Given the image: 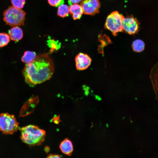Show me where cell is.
<instances>
[{"instance_id":"obj_1","label":"cell","mask_w":158,"mask_h":158,"mask_svg":"<svg viewBox=\"0 0 158 158\" xmlns=\"http://www.w3.org/2000/svg\"><path fill=\"white\" fill-rule=\"evenodd\" d=\"M54 71V62L48 54H40L31 63L26 64L22 73L26 83L33 86L52 77Z\"/></svg>"},{"instance_id":"obj_2","label":"cell","mask_w":158,"mask_h":158,"mask_svg":"<svg viewBox=\"0 0 158 158\" xmlns=\"http://www.w3.org/2000/svg\"><path fill=\"white\" fill-rule=\"evenodd\" d=\"M20 130L22 141L30 146L40 145L44 140L45 132L36 126L29 125Z\"/></svg>"},{"instance_id":"obj_3","label":"cell","mask_w":158,"mask_h":158,"mask_svg":"<svg viewBox=\"0 0 158 158\" xmlns=\"http://www.w3.org/2000/svg\"><path fill=\"white\" fill-rule=\"evenodd\" d=\"M26 14L23 10L11 6L3 12V20L6 24L11 27L23 25Z\"/></svg>"},{"instance_id":"obj_4","label":"cell","mask_w":158,"mask_h":158,"mask_svg":"<svg viewBox=\"0 0 158 158\" xmlns=\"http://www.w3.org/2000/svg\"><path fill=\"white\" fill-rule=\"evenodd\" d=\"M19 128V123L14 115L8 113L0 114V130L3 133L13 134Z\"/></svg>"},{"instance_id":"obj_5","label":"cell","mask_w":158,"mask_h":158,"mask_svg":"<svg viewBox=\"0 0 158 158\" xmlns=\"http://www.w3.org/2000/svg\"><path fill=\"white\" fill-rule=\"evenodd\" d=\"M124 16L117 11H114L107 17L104 25L105 29L110 30L114 36L123 31V21Z\"/></svg>"},{"instance_id":"obj_6","label":"cell","mask_w":158,"mask_h":158,"mask_svg":"<svg viewBox=\"0 0 158 158\" xmlns=\"http://www.w3.org/2000/svg\"><path fill=\"white\" fill-rule=\"evenodd\" d=\"M140 24L138 20L133 16L124 18L123 21V31L130 35L136 34L139 31Z\"/></svg>"},{"instance_id":"obj_7","label":"cell","mask_w":158,"mask_h":158,"mask_svg":"<svg viewBox=\"0 0 158 158\" xmlns=\"http://www.w3.org/2000/svg\"><path fill=\"white\" fill-rule=\"evenodd\" d=\"M80 5L85 14L94 15L99 12L100 3L99 0H82Z\"/></svg>"},{"instance_id":"obj_8","label":"cell","mask_w":158,"mask_h":158,"mask_svg":"<svg viewBox=\"0 0 158 158\" xmlns=\"http://www.w3.org/2000/svg\"><path fill=\"white\" fill-rule=\"evenodd\" d=\"M75 61L76 69L81 71L87 69L90 65L92 60L87 54L80 53L76 56Z\"/></svg>"},{"instance_id":"obj_9","label":"cell","mask_w":158,"mask_h":158,"mask_svg":"<svg viewBox=\"0 0 158 158\" xmlns=\"http://www.w3.org/2000/svg\"><path fill=\"white\" fill-rule=\"evenodd\" d=\"M149 77L155 97L158 99V62L151 68Z\"/></svg>"},{"instance_id":"obj_10","label":"cell","mask_w":158,"mask_h":158,"mask_svg":"<svg viewBox=\"0 0 158 158\" xmlns=\"http://www.w3.org/2000/svg\"><path fill=\"white\" fill-rule=\"evenodd\" d=\"M10 39L15 42H18L21 40L23 36L22 29L18 26L13 27L8 32Z\"/></svg>"},{"instance_id":"obj_11","label":"cell","mask_w":158,"mask_h":158,"mask_svg":"<svg viewBox=\"0 0 158 158\" xmlns=\"http://www.w3.org/2000/svg\"><path fill=\"white\" fill-rule=\"evenodd\" d=\"M61 151L64 154L70 156L73 150V147L71 142L66 138L62 141L59 145Z\"/></svg>"},{"instance_id":"obj_12","label":"cell","mask_w":158,"mask_h":158,"mask_svg":"<svg viewBox=\"0 0 158 158\" xmlns=\"http://www.w3.org/2000/svg\"><path fill=\"white\" fill-rule=\"evenodd\" d=\"M69 12L74 20L80 19L83 13L82 6L78 4L71 5L69 7Z\"/></svg>"},{"instance_id":"obj_13","label":"cell","mask_w":158,"mask_h":158,"mask_svg":"<svg viewBox=\"0 0 158 158\" xmlns=\"http://www.w3.org/2000/svg\"><path fill=\"white\" fill-rule=\"evenodd\" d=\"M36 54L34 51H25L21 58V61L26 64L32 62L36 58Z\"/></svg>"},{"instance_id":"obj_14","label":"cell","mask_w":158,"mask_h":158,"mask_svg":"<svg viewBox=\"0 0 158 158\" xmlns=\"http://www.w3.org/2000/svg\"><path fill=\"white\" fill-rule=\"evenodd\" d=\"M132 47L134 51L139 53L142 51L145 48V44L142 40L138 39L134 41L132 44Z\"/></svg>"},{"instance_id":"obj_15","label":"cell","mask_w":158,"mask_h":158,"mask_svg":"<svg viewBox=\"0 0 158 158\" xmlns=\"http://www.w3.org/2000/svg\"><path fill=\"white\" fill-rule=\"evenodd\" d=\"M69 13V8L68 5L62 4L59 6L57 12L59 16L62 18L66 17L68 16Z\"/></svg>"},{"instance_id":"obj_16","label":"cell","mask_w":158,"mask_h":158,"mask_svg":"<svg viewBox=\"0 0 158 158\" xmlns=\"http://www.w3.org/2000/svg\"><path fill=\"white\" fill-rule=\"evenodd\" d=\"M10 41L9 35L5 32L0 33V48L7 45Z\"/></svg>"},{"instance_id":"obj_17","label":"cell","mask_w":158,"mask_h":158,"mask_svg":"<svg viewBox=\"0 0 158 158\" xmlns=\"http://www.w3.org/2000/svg\"><path fill=\"white\" fill-rule=\"evenodd\" d=\"M12 5L13 7L20 9L23 8L25 3V0H11Z\"/></svg>"},{"instance_id":"obj_18","label":"cell","mask_w":158,"mask_h":158,"mask_svg":"<svg viewBox=\"0 0 158 158\" xmlns=\"http://www.w3.org/2000/svg\"><path fill=\"white\" fill-rule=\"evenodd\" d=\"M48 42L49 47L51 48V51L54 50H56L59 48L60 46L58 43L54 40H50L48 41Z\"/></svg>"},{"instance_id":"obj_19","label":"cell","mask_w":158,"mask_h":158,"mask_svg":"<svg viewBox=\"0 0 158 158\" xmlns=\"http://www.w3.org/2000/svg\"><path fill=\"white\" fill-rule=\"evenodd\" d=\"M49 4L51 6L56 7L63 3V0H47Z\"/></svg>"},{"instance_id":"obj_20","label":"cell","mask_w":158,"mask_h":158,"mask_svg":"<svg viewBox=\"0 0 158 158\" xmlns=\"http://www.w3.org/2000/svg\"><path fill=\"white\" fill-rule=\"evenodd\" d=\"M81 1L82 0H68V3L71 5L74 4H77Z\"/></svg>"},{"instance_id":"obj_21","label":"cell","mask_w":158,"mask_h":158,"mask_svg":"<svg viewBox=\"0 0 158 158\" xmlns=\"http://www.w3.org/2000/svg\"><path fill=\"white\" fill-rule=\"evenodd\" d=\"M48 158H60L61 157L60 155L58 154H50L49 155L48 157Z\"/></svg>"}]
</instances>
